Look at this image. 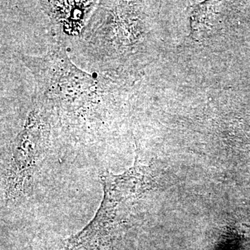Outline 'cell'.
<instances>
[{"label": "cell", "instance_id": "1", "mask_svg": "<svg viewBox=\"0 0 250 250\" xmlns=\"http://www.w3.org/2000/svg\"><path fill=\"white\" fill-rule=\"evenodd\" d=\"M139 170L102 174L104 195L100 209L88 226L65 240L59 250H114L129 207L149 184L144 171Z\"/></svg>", "mask_w": 250, "mask_h": 250}, {"label": "cell", "instance_id": "2", "mask_svg": "<svg viewBox=\"0 0 250 250\" xmlns=\"http://www.w3.org/2000/svg\"><path fill=\"white\" fill-rule=\"evenodd\" d=\"M42 133L37 125L31 124L19 135L12 162L6 176V194L10 199H17L29 188L42 147Z\"/></svg>", "mask_w": 250, "mask_h": 250}]
</instances>
